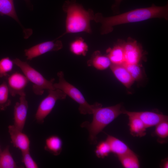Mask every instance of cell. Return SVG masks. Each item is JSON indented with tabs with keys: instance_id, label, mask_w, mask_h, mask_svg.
Instances as JSON below:
<instances>
[{
	"instance_id": "obj_7",
	"label": "cell",
	"mask_w": 168,
	"mask_h": 168,
	"mask_svg": "<svg viewBox=\"0 0 168 168\" xmlns=\"http://www.w3.org/2000/svg\"><path fill=\"white\" fill-rule=\"evenodd\" d=\"M63 47L62 42L58 40L44 42L35 45L24 50L27 59H32L48 52L58 51Z\"/></svg>"
},
{
	"instance_id": "obj_4",
	"label": "cell",
	"mask_w": 168,
	"mask_h": 168,
	"mask_svg": "<svg viewBox=\"0 0 168 168\" xmlns=\"http://www.w3.org/2000/svg\"><path fill=\"white\" fill-rule=\"evenodd\" d=\"M13 61L14 64L20 69L28 81L33 84L32 90L35 94L41 95L45 89H55L54 86V79L47 80L27 63L18 58H16Z\"/></svg>"
},
{
	"instance_id": "obj_32",
	"label": "cell",
	"mask_w": 168,
	"mask_h": 168,
	"mask_svg": "<svg viewBox=\"0 0 168 168\" xmlns=\"http://www.w3.org/2000/svg\"><path fill=\"white\" fill-rule=\"evenodd\" d=\"M1 149H0V152H1Z\"/></svg>"
},
{
	"instance_id": "obj_14",
	"label": "cell",
	"mask_w": 168,
	"mask_h": 168,
	"mask_svg": "<svg viewBox=\"0 0 168 168\" xmlns=\"http://www.w3.org/2000/svg\"><path fill=\"white\" fill-rule=\"evenodd\" d=\"M110 67L117 79L127 88H129L134 81L125 68L123 65L112 64Z\"/></svg>"
},
{
	"instance_id": "obj_6",
	"label": "cell",
	"mask_w": 168,
	"mask_h": 168,
	"mask_svg": "<svg viewBox=\"0 0 168 168\" xmlns=\"http://www.w3.org/2000/svg\"><path fill=\"white\" fill-rule=\"evenodd\" d=\"M48 94L40 103L35 118L39 123L44 122L45 118L50 113L58 100H64L67 95L58 89L48 90Z\"/></svg>"
},
{
	"instance_id": "obj_20",
	"label": "cell",
	"mask_w": 168,
	"mask_h": 168,
	"mask_svg": "<svg viewBox=\"0 0 168 168\" xmlns=\"http://www.w3.org/2000/svg\"><path fill=\"white\" fill-rule=\"evenodd\" d=\"M0 15L9 16L19 23L13 0H0Z\"/></svg>"
},
{
	"instance_id": "obj_30",
	"label": "cell",
	"mask_w": 168,
	"mask_h": 168,
	"mask_svg": "<svg viewBox=\"0 0 168 168\" xmlns=\"http://www.w3.org/2000/svg\"><path fill=\"white\" fill-rule=\"evenodd\" d=\"M122 0H115V3L112 6L113 8H115L118 7Z\"/></svg>"
},
{
	"instance_id": "obj_28",
	"label": "cell",
	"mask_w": 168,
	"mask_h": 168,
	"mask_svg": "<svg viewBox=\"0 0 168 168\" xmlns=\"http://www.w3.org/2000/svg\"><path fill=\"white\" fill-rule=\"evenodd\" d=\"M22 162L26 168H37L38 166L31 156L30 151L21 152Z\"/></svg>"
},
{
	"instance_id": "obj_21",
	"label": "cell",
	"mask_w": 168,
	"mask_h": 168,
	"mask_svg": "<svg viewBox=\"0 0 168 168\" xmlns=\"http://www.w3.org/2000/svg\"><path fill=\"white\" fill-rule=\"evenodd\" d=\"M123 166L125 168L140 167L139 161L137 155L133 152L118 157Z\"/></svg>"
},
{
	"instance_id": "obj_18",
	"label": "cell",
	"mask_w": 168,
	"mask_h": 168,
	"mask_svg": "<svg viewBox=\"0 0 168 168\" xmlns=\"http://www.w3.org/2000/svg\"><path fill=\"white\" fill-rule=\"evenodd\" d=\"M63 142L58 136L53 135L45 140L44 149L54 156L60 154L62 149Z\"/></svg>"
},
{
	"instance_id": "obj_11",
	"label": "cell",
	"mask_w": 168,
	"mask_h": 168,
	"mask_svg": "<svg viewBox=\"0 0 168 168\" xmlns=\"http://www.w3.org/2000/svg\"><path fill=\"white\" fill-rule=\"evenodd\" d=\"M125 62L129 64H138L142 57V50L137 42L129 39L124 43Z\"/></svg>"
},
{
	"instance_id": "obj_9",
	"label": "cell",
	"mask_w": 168,
	"mask_h": 168,
	"mask_svg": "<svg viewBox=\"0 0 168 168\" xmlns=\"http://www.w3.org/2000/svg\"><path fill=\"white\" fill-rule=\"evenodd\" d=\"M28 107L26 96H20L19 101L16 103L14 107L13 125L21 131H23L25 125Z\"/></svg>"
},
{
	"instance_id": "obj_16",
	"label": "cell",
	"mask_w": 168,
	"mask_h": 168,
	"mask_svg": "<svg viewBox=\"0 0 168 168\" xmlns=\"http://www.w3.org/2000/svg\"><path fill=\"white\" fill-rule=\"evenodd\" d=\"M106 140L109 144L111 152L118 157L133 151L123 141L112 136L107 135Z\"/></svg>"
},
{
	"instance_id": "obj_22",
	"label": "cell",
	"mask_w": 168,
	"mask_h": 168,
	"mask_svg": "<svg viewBox=\"0 0 168 168\" xmlns=\"http://www.w3.org/2000/svg\"><path fill=\"white\" fill-rule=\"evenodd\" d=\"M17 166L7 147L0 152V168H15Z\"/></svg>"
},
{
	"instance_id": "obj_25",
	"label": "cell",
	"mask_w": 168,
	"mask_h": 168,
	"mask_svg": "<svg viewBox=\"0 0 168 168\" xmlns=\"http://www.w3.org/2000/svg\"><path fill=\"white\" fill-rule=\"evenodd\" d=\"M155 133L159 142L167 139L168 137V120L163 121L156 126Z\"/></svg>"
},
{
	"instance_id": "obj_10",
	"label": "cell",
	"mask_w": 168,
	"mask_h": 168,
	"mask_svg": "<svg viewBox=\"0 0 168 168\" xmlns=\"http://www.w3.org/2000/svg\"><path fill=\"white\" fill-rule=\"evenodd\" d=\"M8 131L13 146L21 152L30 151V140L27 135L16 128L13 125H10Z\"/></svg>"
},
{
	"instance_id": "obj_23",
	"label": "cell",
	"mask_w": 168,
	"mask_h": 168,
	"mask_svg": "<svg viewBox=\"0 0 168 168\" xmlns=\"http://www.w3.org/2000/svg\"><path fill=\"white\" fill-rule=\"evenodd\" d=\"M9 90L5 82L0 84V110H5L11 104Z\"/></svg>"
},
{
	"instance_id": "obj_3",
	"label": "cell",
	"mask_w": 168,
	"mask_h": 168,
	"mask_svg": "<svg viewBox=\"0 0 168 168\" xmlns=\"http://www.w3.org/2000/svg\"><path fill=\"white\" fill-rule=\"evenodd\" d=\"M121 107L120 104H118L114 106L102 107L100 104L93 112L92 122H85L82 123L81 126L86 128L88 130L89 140L91 144H96L97 142V135L122 113Z\"/></svg>"
},
{
	"instance_id": "obj_17",
	"label": "cell",
	"mask_w": 168,
	"mask_h": 168,
	"mask_svg": "<svg viewBox=\"0 0 168 168\" xmlns=\"http://www.w3.org/2000/svg\"><path fill=\"white\" fill-rule=\"evenodd\" d=\"M124 43H119L112 48H109L107 50V56L111 64L122 65L124 63Z\"/></svg>"
},
{
	"instance_id": "obj_19",
	"label": "cell",
	"mask_w": 168,
	"mask_h": 168,
	"mask_svg": "<svg viewBox=\"0 0 168 168\" xmlns=\"http://www.w3.org/2000/svg\"><path fill=\"white\" fill-rule=\"evenodd\" d=\"M69 49L75 55L85 56L88 50V46L84 40L79 37L71 43Z\"/></svg>"
},
{
	"instance_id": "obj_26",
	"label": "cell",
	"mask_w": 168,
	"mask_h": 168,
	"mask_svg": "<svg viewBox=\"0 0 168 168\" xmlns=\"http://www.w3.org/2000/svg\"><path fill=\"white\" fill-rule=\"evenodd\" d=\"M111 152L109 144L105 140L100 142L96 146L95 153L99 158H104Z\"/></svg>"
},
{
	"instance_id": "obj_5",
	"label": "cell",
	"mask_w": 168,
	"mask_h": 168,
	"mask_svg": "<svg viewBox=\"0 0 168 168\" xmlns=\"http://www.w3.org/2000/svg\"><path fill=\"white\" fill-rule=\"evenodd\" d=\"M57 75L58 82L54 83L55 89L61 90L77 102L79 105L78 110L81 114H92L95 109L100 104L96 102L93 105L89 104L81 92L65 80L62 71L58 72Z\"/></svg>"
},
{
	"instance_id": "obj_8",
	"label": "cell",
	"mask_w": 168,
	"mask_h": 168,
	"mask_svg": "<svg viewBox=\"0 0 168 168\" xmlns=\"http://www.w3.org/2000/svg\"><path fill=\"white\" fill-rule=\"evenodd\" d=\"M6 82L10 94L12 96L16 95L26 96L25 88L28 80L24 75L18 72H15L7 77Z\"/></svg>"
},
{
	"instance_id": "obj_27",
	"label": "cell",
	"mask_w": 168,
	"mask_h": 168,
	"mask_svg": "<svg viewBox=\"0 0 168 168\" xmlns=\"http://www.w3.org/2000/svg\"><path fill=\"white\" fill-rule=\"evenodd\" d=\"M123 65L128 70L134 81L141 79L142 77L141 69L138 64L124 63Z\"/></svg>"
},
{
	"instance_id": "obj_24",
	"label": "cell",
	"mask_w": 168,
	"mask_h": 168,
	"mask_svg": "<svg viewBox=\"0 0 168 168\" xmlns=\"http://www.w3.org/2000/svg\"><path fill=\"white\" fill-rule=\"evenodd\" d=\"M13 61L9 57H6L0 59V78L7 77L13 67Z\"/></svg>"
},
{
	"instance_id": "obj_2",
	"label": "cell",
	"mask_w": 168,
	"mask_h": 168,
	"mask_svg": "<svg viewBox=\"0 0 168 168\" xmlns=\"http://www.w3.org/2000/svg\"><path fill=\"white\" fill-rule=\"evenodd\" d=\"M62 8L66 14L65 31L58 38L68 33H92L90 21L93 20L95 15L92 9L86 10L76 0L65 1Z\"/></svg>"
},
{
	"instance_id": "obj_12",
	"label": "cell",
	"mask_w": 168,
	"mask_h": 168,
	"mask_svg": "<svg viewBox=\"0 0 168 168\" xmlns=\"http://www.w3.org/2000/svg\"><path fill=\"white\" fill-rule=\"evenodd\" d=\"M139 118L146 128L156 126L161 122L168 120L167 116L151 111L131 112Z\"/></svg>"
},
{
	"instance_id": "obj_31",
	"label": "cell",
	"mask_w": 168,
	"mask_h": 168,
	"mask_svg": "<svg viewBox=\"0 0 168 168\" xmlns=\"http://www.w3.org/2000/svg\"><path fill=\"white\" fill-rule=\"evenodd\" d=\"M26 2H29L30 1V0H25Z\"/></svg>"
},
{
	"instance_id": "obj_1",
	"label": "cell",
	"mask_w": 168,
	"mask_h": 168,
	"mask_svg": "<svg viewBox=\"0 0 168 168\" xmlns=\"http://www.w3.org/2000/svg\"><path fill=\"white\" fill-rule=\"evenodd\" d=\"M168 18V5L157 6L152 4L146 8H137L118 15L104 17L100 13L95 14L93 20L101 24V35L109 34L113 30L116 25L130 23L140 22L153 18Z\"/></svg>"
},
{
	"instance_id": "obj_15",
	"label": "cell",
	"mask_w": 168,
	"mask_h": 168,
	"mask_svg": "<svg viewBox=\"0 0 168 168\" xmlns=\"http://www.w3.org/2000/svg\"><path fill=\"white\" fill-rule=\"evenodd\" d=\"M87 64L88 66H92L98 70H104L110 67L111 63L107 55H102L100 51L97 50L92 54Z\"/></svg>"
},
{
	"instance_id": "obj_29",
	"label": "cell",
	"mask_w": 168,
	"mask_h": 168,
	"mask_svg": "<svg viewBox=\"0 0 168 168\" xmlns=\"http://www.w3.org/2000/svg\"><path fill=\"white\" fill-rule=\"evenodd\" d=\"M162 168H168V159L166 158L162 161L161 162V166Z\"/></svg>"
},
{
	"instance_id": "obj_13",
	"label": "cell",
	"mask_w": 168,
	"mask_h": 168,
	"mask_svg": "<svg viewBox=\"0 0 168 168\" xmlns=\"http://www.w3.org/2000/svg\"><path fill=\"white\" fill-rule=\"evenodd\" d=\"M122 113L128 117L130 133L134 137H141L146 135V128L141 120L130 111L122 110Z\"/></svg>"
}]
</instances>
